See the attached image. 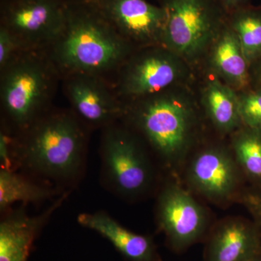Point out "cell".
Segmentation results:
<instances>
[{"label":"cell","instance_id":"cell-15","mask_svg":"<svg viewBox=\"0 0 261 261\" xmlns=\"http://www.w3.org/2000/svg\"><path fill=\"white\" fill-rule=\"evenodd\" d=\"M78 222L106 238L126 260L161 261L152 238L127 229L106 213L81 214Z\"/></svg>","mask_w":261,"mask_h":261},{"label":"cell","instance_id":"cell-17","mask_svg":"<svg viewBox=\"0 0 261 261\" xmlns=\"http://www.w3.org/2000/svg\"><path fill=\"white\" fill-rule=\"evenodd\" d=\"M206 112L214 126L222 133L236 132L241 126L239 97L227 84L211 80L204 93Z\"/></svg>","mask_w":261,"mask_h":261},{"label":"cell","instance_id":"cell-25","mask_svg":"<svg viewBox=\"0 0 261 261\" xmlns=\"http://www.w3.org/2000/svg\"><path fill=\"white\" fill-rule=\"evenodd\" d=\"M224 7L228 9H234V10L242 8V5L247 1V0H219Z\"/></svg>","mask_w":261,"mask_h":261},{"label":"cell","instance_id":"cell-6","mask_svg":"<svg viewBox=\"0 0 261 261\" xmlns=\"http://www.w3.org/2000/svg\"><path fill=\"white\" fill-rule=\"evenodd\" d=\"M102 160L105 176L117 193L135 197L150 187L152 165L140 144L128 132L114 127L106 130Z\"/></svg>","mask_w":261,"mask_h":261},{"label":"cell","instance_id":"cell-19","mask_svg":"<svg viewBox=\"0 0 261 261\" xmlns=\"http://www.w3.org/2000/svg\"><path fill=\"white\" fill-rule=\"evenodd\" d=\"M231 147L243 176L261 189V132L240 128L234 132Z\"/></svg>","mask_w":261,"mask_h":261},{"label":"cell","instance_id":"cell-24","mask_svg":"<svg viewBox=\"0 0 261 261\" xmlns=\"http://www.w3.org/2000/svg\"><path fill=\"white\" fill-rule=\"evenodd\" d=\"M14 149L5 132L0 134V165L1 169L15 171Z\"/></svg>","mask_w":261,"mask_h":261},{"label":"cell","instance_id":"cell-21","mask_svg":"<svg viewBox=\"0 0 261 261\" xmlns=\"http://www.w3.org/2000/svg\"><path fill=\"white\" fill-rule=\"evenodd\" d=\"M239 105L243 126L261 132V89L239 97Z\"/></svg>","mask_w":261,"mask_h":261},{"label":"cell","instance_id":"cell-4","mask_svg":"<svg viewBox=\"0 0 261 261\" xmlns=\"http://www.w3.org/2000/svg\"><path fill=\"white\" fill-rule=\"evenodd\" d=\"M166 21L162 42L181 59L202 54L223 28L214 0H163Z\"/></svg>","mask_w":261,"mask_h":261},{"label":"cell","instance_id":"cell-16","mask_svg":"<svg viewBox=\"0 0 261 261\" xmlns=\"http://www.w3.org/2000/svg\"><path fill=\"white\" fill-rule=\"evenodd\" d=\"M213 46V69L231 88L247 87L250 82V64L234 32L230 27H223L215 38Z\"/></svg>","mask_w":261,"mask_h":261},{"label":"cell","instance_id":"cell-14","mask_svg":"<svg viewBox=\"0 0 261 261\" xmlns=\"http://www.w3.org/2000/svg\"><path fill=\"white\" fill-rule=\"evenodd\" d=\"M67 92L78 116L92 126H109L121 115L119 104L95 75L74 74Z\"/></svg>","mask_w":261,"mask_h":261},{"label":"cell","instance_id":"cell-8","mask_svg":"<svg viewBox=\"0 0 261 261\" xmlns=\"http://www.w3.org/2000/svg\"><path fill=\"white\" fill-rule=\"evenodd\" d=\"M243 173L232 152L221 147H207L189 163L187 181L196 193L214 203L240 198Z\"/></svg>","mask_w":261,"mask_h":261},{"label":"cell","instance_id":"cell-27","mask_svg":"<svg viewBox=\"0 0 261 261\" xmlns=\"http://www.w3.org/2000/svg\"><path fill=\"white\" fill-rule=\"evenodd\" d=\"M249 261H261V252L259 255H257V256L253 257V258Z\"/></svg>","mask_w":261,"mask_h":261},{"label":"cell","instance_id":"cell-2","mask_svg":"<svg viewBox=\"0 0 261 261\" xmlns=\"http://www.w3.org/2000/svg\"><path fill=\"white\" fill-rule=\"evenodd\" d=\"M57 61L77 74L102 73L121 63L128 53L124 37L97 12H69L56 41Z\"/></svg>","mask_w":261,"mask_h":261},{"label":"cell","instance_id":"cell-20","mask_svg":"<svg viewBox=\"0 0 261 261\" xmlns=\"http://www.w3.org/2000/svg\"><path fill=\"white\" fill-rule=\"evenodd\" d=\"M229 27L236 34L249 64L258 61L261 58V9L234 10Z\"/></svg>","mask_w":261,"mask_h":261},{"label":"cell","instance_id":"cell-3","mask_svg":"<svg viewBox=\"0 0 261 261\" xmlns=\"http://www.w3.org/2000/svg\"><path fill=\"white\" fill-rule=\"evenodd\" d=\"M136 124L154 152L168 166L179 163L193 136L195 118L184 99L161 94L147 99L136 110Z\"/></svg>","mask_w":261,"mask_h":261},{"label":"cell","instance_id":"cell-10","mask_svg":"<svg viewBox=\"0 0 261 261\" xmlns=\"http://www.w3.org/2000/svg\"><path fill=\"white\" fill-rule=\"evenodd\" d=\"M99 12L123 37L146 44L162 41L166 21L163 6L146 0H99Z\"/></svg>","mask_w":261,"mask_h":261},{"label":"cell","instance_id":"cell-11","mask_svg":"<svg viewBox=\"0 0 261 261\" xmlns=\"http://www.w3.org/2000/svg\"><path fill=\"white\" fill-rule=\"evenodd\" d=\"M184 74L181 59L171 51H149L127 67L121 82L123 93L135 97L153 95L177 82Z\"/></svg>","mask_w":261,"mask_h":261},{"label":"cell","instance_id":"cell-5","mask_svg":"<svg viewBox=\"0 0 261 261\" xmlns=\"http://www.w3.org/2000/svg\"><path fill=\"white\" fill-rule=\"evenodd\" d=\"M1 98L5 112L20 130L28 129L38 119L50 89L49 68L41 60L25 57L4 68Z\"/></svg>","mask_w":261,"mask_h":261},{"label":"cell","instance_id":"cell-9","mask_svg":"<svg viewBox=\"0 0 261 261\" xmlns=\"http://www.w3.org/2000/svg\"><path fill=\"white\" fill-rule=\"evenodd\" d=\"M66 10L54 0H19L5 15V25L19 44L56 41L64 29Z\"/></svg>","mask_w":261,"mask_h":261},{"label":"cell","instance_id":"cell-13","mask_svg":"<svg viewBox=\"0 0 261 261\" xmlns=\"http://www.w3.org/2000/svg\"><path fill=\"white\" fill-rule=\"evenodd\" d=\"M68 196L65 192L38 216L20 208L5 216L0 224V261H28L38 235Z\"/></svg>","mask_w":261,"mask_h":261},{"label":"cell","instance_id":"cell-23","mask_svg":"<svg viewBox=\"0 0 261 261\" xmlns=\"http://www.w3.org/2000/svg\"><path fill=\"white\" fill-rule=\"evenodd\" d=\"M240 200L246 206L253 217L261 240V191H248L242 194Z\"/></svg>","mask_w":261,"mask_h":261},{"label":"cell","instance_id":"cell-26","mask_svg":"<svg viewBox=\"0 0 261 261\" xmlns=\"http://www.w3.org/2000/svg\"><path fill=\"white\" fill-rule=\"evenodd\" d=\"M256 64V68H255V75H256V79L257 82L260 84L261 89V58L256 63H254Z\"/></svg>","mask_w":261,"mask_h":261},{"label":"cell","instance_id":"cell-7","mask_svg":"<svg viewBox=\"0 0 261 261\" xmlns=\"http://www.w3.org/2000/svg\"><path fill=\"white\" fill-rule=\"evenodd\" d=\"M156 209L160 230L174 251H185L207 231V211L190 192L177 184H168L163 189Z\"/></svg>","mask_w":261,"mask_h":261},{"label":"cell","instance_id":"cell-22","mask_svg":"<svg viewBox=\"0 0 261 261\" xmlns=\"http://www.w3.org/2000/svg\"><path fill=\"white\" fill-rule=\"evenodd\" d=\"M16 38L5 27L0 30V65L4 69L13 61V57L18 46Z\"/></svg>","mask_w":261,"mask_h":261},{"label":"cell","instance_id":"cell-1","mask_svg":"<svg viewBox=\"0 0 261 261\" xmlns=\"http://www.w3.org/2000/svg\"><path fill=\"white\" fill-rule=\"evenodd\" d=\"M14 149L15 163L54 181L76 179L83 171L85 136L76 119L67 113L40 118L27 129Z\"/></svg>","mask_w":261,"mask_h":261},{"label":"cell","instance_id":"cell-12","mask_svg":"<svg viewBox=\"0 0 261 261\" xmlns=\"http://www.w3.org/2000/svg\"><path fill=\"white\" fill-rule=\"evenodd\" d=\"M261 252L260 233L255 223L229 217L211 230L205 248V261H249Z\"/></svg>","mask_w":261,"mask_h":261},{"label":"cell","instance_id":"cell-18","mask_svg":"<svg viewBox=\"0 0 261 261\" xmlns=\"http://www.w3.org/2000/svg\"><path fill=\"white\" fill-rule=\"evenodd\" d=\"M56 191L39 185L27 176L10 170H0V210L4 212L15 202L37 203L48 200Z\"/></svg>","mask_w":261,"mask_h":261}]
</instances>
